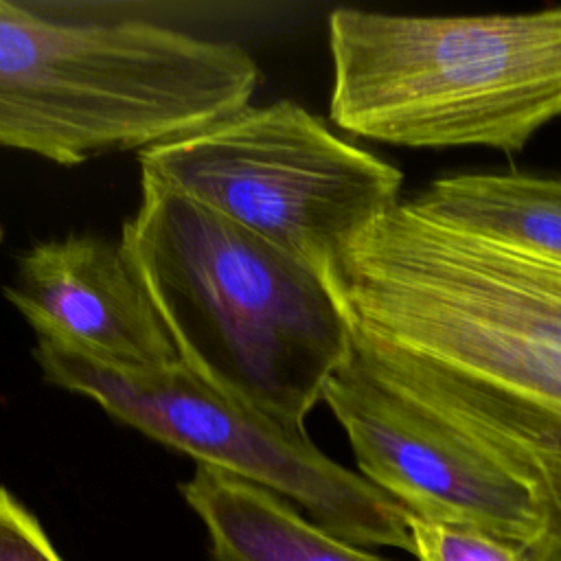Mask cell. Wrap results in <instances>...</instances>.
Wrapping results in <instances>:
<instances>
[{"label": "cell", "mask_w": 561, "mask_h": 561, "mask_svg": "<svg viewBox=\"0 0 561 561\" xmlns=\"http://www.w3.org/2000/svg\"><path fill=\"white\" fill-rule=\"evenodd\" d=\"M121 245L180 362L224 394L305 432L351 355L322 274L224 215L140 180Z\"/></svg>", "instance_id": "obj_2"}, {"label": "cell", "mask_w": 561, "mask_h": 561, "mask_svg": "<svg viewBox=\"0 0 561 561\" xmlns=\"http://www.w3.org/2000/svg\"><path fill=\"white\" fill-rule=\"evenodd\" d=\"M331 121L399 147L515 153L561 116V7L493 15H329Z\"/></svg>", "instance_id": "obj_4"}, {"label": "cell", "mask_w": 561, "mask_h": 561, "mask_svg": "<svg viewBox=\"0 0 561 561\" xmlns=\"http://www.w3.org/2000/svg\"><path fill=\"white\" fill-rule=\"evenodd\" d=\"M322 280L351 357L524 482L546 519L530 561H561V263L401 199Z\"/></svg>", "instance_id": "obj_1"}, {"label": "cell", "mask_w": 561, "mask_h": 561, "mask_svg": "<svg viewBox=\"0 0 561 561\" xmlns=\"http://www.w3.org/2000/svg\"><path fill=\"white\" fill-rule=\"evenodd\" d=\"M140 180L224 215L322 274L348 239L401 202L403 173L283 99L142 149Z\"/></svg>", "instance_id": "obj_5"}, {"label": "cell", "mask_w": 561, "mask_h": 561, "mask_svg": "<svg viewBox=\"0 0 561 561\" xmlns=\"http://www.w3.org/2000/svg\"><path fill=\"white\" fill-rule=\"evenodd\" d=\"M359 473L410 515L515 543L530 561L546 535L533 491L454 430L412 405L351 355L327 381Z\"/></svg>", "instance_id": "obj_7"}, {"label": "cell", "mask_w": 561, "mask_h": 561, "mask_svg": "<svg viewBox=\"0 0 561 561\" xmlns=\"http://www.w3.org/2000/svg\"><path fill=\"white\" fill-rule=\"evenodd\" d=\"M180 491L206 528L213 561H390L324 530L280 495L221 469L197 465Z\"/></svg>", "instance_id": "obj_9"}, {"label": "cell", "mask_w": 561, "mask_h": 561, "mask_svg": "<svg viewBox=\"0 0 561 561\" xmlns=\"http://www.w3.org/2000/svg\"><path fill=\"white\" fill-rule=\"evenodd\" d=\"M0 561H64L37 519L0 486Z\"/></svg>", "instance_id": "obj_12"}, {"label": "cell", "mask_w": 561, "mask_h": 561, "mask_svg": "<svg viewBox=\"0 0 561 561\" xmlns=\"http://www.w3.org/2000/svg\"><path fill=\"white\" fill-rule=\"evenodd\" d=\"M410 202L438 221L561 263V175H445Z\"/></svg>", "instance_id": "obj_10"}, {"label": "cell", "mask_w": 561, "mask_h": 561, "mask_svg": "<svg viewBox=\"0 0 561 561\" xmlns=\"http://www.w3.org/2000/svg\"><path fill=\"white\" fill-rule=\"evenodd\" d=\"M4 294L37 337L129 370L180 364L121 241L70 234L35 243L20 256Z\"/></svg>", "instance_id": "obj_8"}, {"label": "cell", "mask_w": 561, "mask_h": 561, "mask_svg": "<svg viewBox=\"0 0 561 561\" xmlns=\"http://www.w3.org/2000/svg\"><path fill=\"white\" fill-rule=\"evenodd\" d=\"M33 357L48 383L92 399L112 419L197 465L280 495L355 546L412 554L410 513L397 500L322 454L307 430L285 427L224 394L182 362L129 370L50 337H37Z\"/></svg>", "instance_id": "obj_6"}, {"label": "cell", "mask_w": 561, "mask_h": 561, "mask_svg": "<svg viewBox=\"0 0 561 561\" xmlns=\"http://www.w3.org/2000/svg\"><path fill=\"white\" fill-rule=\"evenodd\" d=\"M241 46L145 20H68L0 2V147L57 164L147 149L245 105Z\"/></svg>", "instance_id": "obj_3"}, {"label": "cell", "mask_w": 561, "mask_h": 561, "mask_svg": "<svg viewBox=\"0 0 561 561\" xmlns=\"http://www.w3.org/2000/svg\"><path fill=\"white\" fill-rule=\"evenodd\" d=\"M412 554L416 561H528L526 554L493 535L408 515Z\"/></svg>", "instance_id": "obj_11"}]
</instances>
